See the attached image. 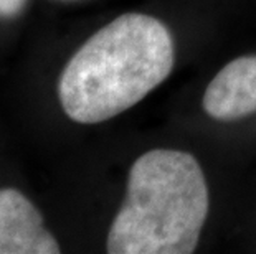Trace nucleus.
<instances>
[{
	"instance_id": "obj_3",
	"label": "nucleus",
	"mask_w": 256,
	"mask_h": 254,
	"mask_svg": "<svg viewBox=\"0 0 256 254\" xmlns=\"http://www.w3.org/2000/svg\"><path fill=\"white\" fill-rule=\"evenodd\" d=\"M58 241L40 212L15 188H0V254H55Z\"/></svg>"
},
{
	"instance_id": "obj_4",
	"label": "nucleus",
	"mask_w": 256,
	"mask_h": 254,
	"mask_svg": "<svg viewBox=\"0 0 256 254\" xmlns=\"http://www.w3.org/2000/svg\"><path fill=\"white\" fill-rule=\"evenodd\" d=\"M204 109L216 121H236L256 112V55L223 66L204 94Z\"/></svg>"
},
{
	"instance_id": "obj_5",
	"label": "nucleus",
	"mask_w": 256,
	"mask_h": 254,
	"mask_svg": "<svg viewBox=\"0 0 256 254\" xmlns=\"http://www.w3.org/2000/svg\"><path fill=\"white\" fill-rule=\"evenodd\" d=\"M25 0H0V18H12L22 12Z\"/></svg>"
},
{
	"instance_id": "obj_1",
	"label": "nucleus",
	"mask_w": 256,
	"mask_h": 254,
	"mask_svg": "<svg viewBox=\"0 0 256 254\" xmlns=\"http://www.w3.org/2000/svg\"><path fill=\"white\" fill-rule=\"evenodd\" d=\"M174 63L167 26L150 15L124 13L74 53L60 76L58 98L74 122L108 121L164 83Z\"/></svg>"
},
{
	"instance_id": "obj_2",
	"label": "nucleus",
	"mask_w": 256,
	"mask_h": 254,
	"mask_svg": "<svg viewBox=\"0 0 256 254\" xmlns=\"http://www.w3.org/2000/svg\"><path fill=\"white\" fill-rule=\"evenodd\" d=\"M208 215V188L200 164L182 150L146 152L129 170L126 198L114 216L111 254H188Z\"/></svg>"
}]
</instances>
